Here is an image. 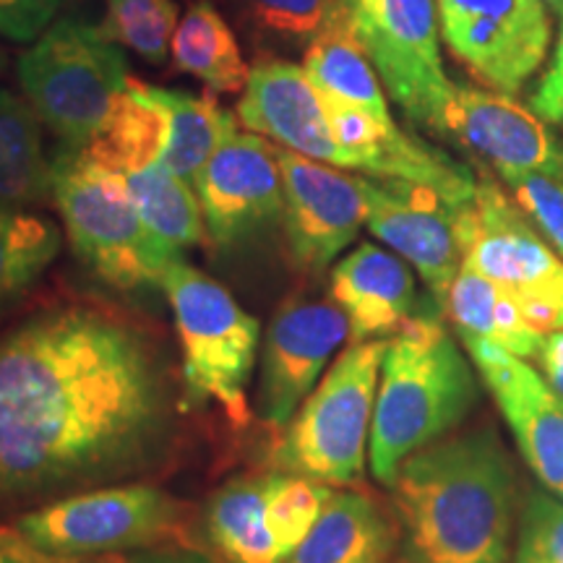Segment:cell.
Returning a JSON list of instances; mask_svg holds the SVG:
<instances>
[{"mask_svg":"<svg viewBox=\"0 0 563 563\" xmlns=\"http://www.w3.org/2000/svg\"><path fill=\"white\" fill-rule=\"evenodd\" d=\"M173 431L157 344L121 316L63 306L0 340V493H45L146 467Z\"/></svg>","mask_w":563,"mask_h":563,"instance_id":"1","label":"cell"},{"mask_svg":"<svg viewBox=\"0 0 563 563\" xmlns=\"http://www.w3.org/2000/svg\"><path fill=\"white\" fill-rule=\"evenodd\" d=\"M397 563H509L519 475L493 426L449 433L407 456L389 485Z\"/></svg>","mask_w":563,"mask_h":563,"instance_id":"2","label":"cell"},{"mask_svg":"<svg viewBox=\"0 0 563 563\" xmlns=\"http://www.w3.org/2000/svg\"><path fill=\"white\" fill-rule=\"evenodd\" d=\"M481 384L446 323L433 316L410 319L386 344L378 376L368 464L389 488L407 456L454 433L475 405Z\"/></svg>","mask_w":563,"mask_h":563,"instance_id":"3","label":"cell"},{"mask_svg":"<svg viewBox=\"0 0 563 563\" xmlns=\"http://www.w3.org/2000/svg\"><path fill=\"white\" fill-rule=\"evenodd\" d=\"M53 201L76 256L115 290L159 287L183 253L159 241L133 207L123 180L91 162L81 150L63 146L51 159Z\"/></svg>","mask_w":563,"mask_h":563,"instance_id":"4","label":"cell"},{"mask_svg":"<svg viewBox=\"0 0 563 563\" xmlns=\"http://www.w3.org/2000/svg\"><path fill=\"white\" fill-rule=\"evenodd\" d=\"M389 340L352 342L287 422L274 464L329 485L363 481L373 407Z\"/></svg>","mask_w":563,"mask_h":563,"instance_id":"5","label":"cell"},{"mask_svg":"<svg viewBox=\"0 0 563 563\" xmlns=\"http://www.w3.org/2000/svg\"><path fill=\"white\" fill-rule=\"evenodd\" d=\"M16 70L26 102L68 150L95 139L131 81L108 30L74 16L53 21Z\"/></svg>","mask_w":563,"mask_h":563,"instance_id":"6","label":"cell"},{"mask_svg":"<svg viewBox=\"0 0 563 563\" xmlns=\"http://www.w3.org/2000/svg\"><path fill=\"white\" fill-rule=\"evenodd\" d=\"M183 350L188 405H220L235 426L249 422V389L262 323L232 298L228 287L175 258L162 277Z\"/></svg>","mask_w":563,"mask_h":563,"instance_id":"7","label":"cell"},{"mask_svg":"<svg viewBox=\"0 0 563 563\" xmlns=\"http://www.w3.org/2000/svg\"><path fill=\"white\" fill-rule=\"evenodd\" d=\"M462 266L509 292L540 332L563 329V258L525 209L483 175L473 199L456 207Z\"/></svg>","mask_w":563,"mask_h":563,"instance_id":"8","label":"cell"},{"mask_svg":"<svg viewBox=\"0 0 563 563\" xmlns=\"http://www.w3.org/2000/svg\"><path fill=\"white\" fill-rule=\"evenodd\" d=\"M183 509L152 485H115L74 493L26 511L16 527L34 545L60 559H102L146 551L180 538Z\"/></svg>","mask_w":563,"mask_h":563,"instance_id":"9","label":"cell"},{"mask_svg":"<svg viewBox=\"0 0 563 563\" xmlns=\"http://www.w3.org/2000/svg\"><path fill=\"white\" fill-rule=\"evenodd\" d=\"M352 24L407 121L443 136L456 84L441 60L435 0H352Z\"/></svg>","mask_w":563,"mask_h":563,"instance_id":"10","label":"cell"},{"mask_svg":"<svg viewBox=\"0 0 563 563\" xmlns=\"http://www.w3.org/2000/svg\"><path fill=\"white\" fill-rule=\"evenodd\" d=\"M441 37L477 81L517 95L538 74L551 47L543 0H435Z\"/></svg>","mask_w":563,"mask_h":563,"instance_id":"11","label":"cell"},{"mask_svg":"<svg viewBox=\"0 0 563 563\" xmlns=\"http://www.w3.org/2000/svg\"><path fill=\"white\" fill-rule=\"evenodd\" d=\"M274 146L285 191L282 224L292 262L300 272L321 274L368 222L365 175H350L342 167Z\"/></svg>","mask_w":563,"mask_h":563,"instance_id":"12","label":"cell"},{"mask_svg":"<svg viewBox=\"0 0 563 563\" xmlns=\"http://www.w3.org/2000/svg\"><path fill=\"white\" fill-rule=\"evenodd\" d=\"M194 191L217 249L249 241L285 211L277 146L258 133L232 131L196 175Z\"/></svg>","mask_w":563,"mask_h":563,"instance_id":"13","label":"cell"},{"mask_svg":"<svg viewBox=\"0 0 563 563\" xmlns=\"http://www.w3.org/2000/svg\"><path fill=\"white\" fill-rule=\"evenodd\" d=\"M347 336L350 321L334 300H287L272 316L264 336L256 389L258 418L285 428Z\"/></svg>","mask_w":563,"mask_h":563,"instance_id":"14","label":"cell"},{"mask_svg":"<svg viewBox=\"0 0 563 563\" xmlns=\"http://www.w3.org/2000/svg\"><path fill=\"white\" fill-rule=\"evenodd\" d=\"M368 222L365 228L386 249L402 256L426 282L428 292L443 308L456 274L462 251L456 241V207L439 191L418 183L373 178L365 175Z\"/></svg>","mask_w":563,"mask_h":563,"instance_id":"15","label":"cell"},{"mask_svg":"<svg viewBox=\"0 0 563 563\" xmlns=\"http://www.w3.org/2000/svg\"><path fill=\"white\" fill-rule=\"evenodd\" d=\"M464 350L496 399L519 454L553 496L563 488V397L525 357L498 344L464 336Z\"/></svg>","mask_w":563,"mask_h":563,"instance_id":"16","label":"cell"},{"mask_svg":"<svg viewBox=\"0 0 563 563\" xmlns=\"http://www.w3.org/2000/svg\"><path fill=\"white\" fill-rule=\"evenodd\" d=\"M443 139L483 157L501 173H545L563 180V141L532 108L493 89L456 87Z\"/></svg>","mask_w":563,"mask_h":563,"instance_id":"17","label":"cell"},{"mask_svg":"<svg viewBox=\"0 0 563 563\" xmlns=\"http://www.w3.org/2000/svg\"><path fill=\"white\" fill-rule=\"evenodd\" d=\"M238 121L285 150L344 170V154L329 129L321 95L306 68L290 60L266 58L251 68Z\"/></svg>","mask_w":563,"mask_h":563,"instance_id":"18","label":"cell"},{"mask_svg":"<svg viewBox=\"0 0 563 563\" xmlns=\"http://www.w3.org/2000/svg\"><path fill=\"white\" fill-rule=\"evenodd\" d=\"M329 292L350 321V340H391L415 308L412 266L376 243H361L332 266Z\"/></svg>","mask_w":563,"mask_h":563,"instance_id":"19","label":"cell"},{"mask_svg":"<svg viewBox=\"0 0 563 563\" xmlns=\"http://www.w3.org/2000/svg\"><path fill=\"white\" fill-rule=\"evenodd\" d=\"M399 522L391 506L363 490H334L311 532L277 563H394Z\"/></svg>","mask_w":563,"mask_h":563,"instance_id":"20","label":"cell"},{"mask_svg":"<svg viewBox=\"0 0 563 563\" xmlns=\"http://www.w3.org/2000/svg\"><path fill=\"white\" fill-rule=\"evenodd\" d=\"M167 139L170 118L159 102L157 89L131 79L108 121L81 152L104 170L129 175L162 162Z\"/></svg>","mask_w":563,"mask_h":563,"instance_id":"21","label":"cell"},{"mask_svg":"<svg viewBox=\"0 0 563 563\" xmlns=\"http://www.w3.org/2000/svg\"><path fill=\"white\" fill-rule=\"evenodd\" d=\"M443 313L454 323L460 340L475 336V340L493 342L525 361H532L545 336L527 321L522 308L514 302L509 292L467 266H462L456 274Z\"/></svg>","mask_w":563,"mask_h":563,"instance_id":"22","label":"cell"},{"mask_svg":"<svg viewBox=\"0 0 563 563\" xmlns=\"http://www.w3.org/2000/svg\"><path fill=\"white\" fill-rule=\"evenodd\" d=\"M40 115L30 102L0 89V203L32 209L53 199V165L45 157Z\"/></svg>","mask_w":563,"mask_h":563,"instance_id":"23","label":"cell"},{"mask_svg":"<svg viewBox=\"0 0 563 563\" xmlns=\"http://www.w3.org/2000/svg\"><path fill=\"white\" fill-rule=\"evenodd\" d=\"M302 68L321 97L365 110L384 123H394L384 84L378 79L352 21L316 40L306 51Z\"/></svg>","mask_w":563,"mask_h":563,"instance_id":"24","label":"cell"},{"mask_svg":"<svg viewBox=\"0 0 563 563\" xmlns=\"http://www.w3.org/2000/svg\"><path fill=\"white\" fill-rule=\"evenodd\" d=\"M266 488L269 475L235 477L209 501V538L228 563H277L282 559L266 519Z\"/></svg>","mask_w":563,"mask_h":563,"instance_id":"25","label":"cell"},{"mask_svg":"<svg viewBox=\"0 0 563 563\" xmlns=\"http://www.w3.org/2000/svg\"><path fill=\"white\" fill-rule=\"evenodd\" d=\"M170 55L175 68L196 76L220 95H235L249 84L251 70L243 60L241 45L209 0L194 3L178 21Z\"/></svg>","mask_w":563,"mask_h":563,"instance_id":"26","label":"cell"},{"mask_svg":"<svg viewBox=\"0 0 563 563\" xmlns=\"http://www.w3.org/2000/svg\"><path fill=\"white\" fill-rule=\"evenodd\" d=\"M118 178L123 180L141 220L162 243L183 253L203 241L207 224L191 183L180 180L162 162Z\"/></svg>","mask_w":563,"mask_h":563,"instance_id":"27","label":"cell"},{"mask_svg":"<svg viewBox=\"0 0 563 563\" xmlns=\"http://www.w3.org/2000/svg\"><path fill=\"white\" fill-rule=\"evenodd\" d=\"M157 89L159 102L165 104L170 118V139H167L162 165L180 180L191 183L207 159L214 154L217 146L238 131L235 115L222 110L211 95L196 97L191 91Z\"/></svg>","mask_w":563,"mask_h":563,"instance_id":"28","label":"cell"},{"mask_svg":"<svg viewBox=\"0 0 563 563\" xmlns=\"http://www.w3.org/2000/svg\"><path fill=\"white\" fill-rule=\"evenodd\" d=\"M60 251L58 224L32 209L0 203V311L37 282Z\"/></svg>","mask_w":563,"mask_h":563,"instance_id":"29","label":"cell"},{"mask_svg":"<svg viewBox=\"0 0 563 563\" xmlns=\"http://www.w3.org/2000/svg\"><path fill=\"white\" fill-rule=\"evenodd\" d=\"M243 5L266 37L302 51L352 21L347 0H243Z\"/></svg>","mask_w":563,"mask_h":563,"instance_id":"30","label":"cell"},{"mask_svg":"<svg viewBox=\"0 0 563 563\" xmlns=\"http://www.w3.org/2000/svg\"><path fill=\"white\" fill-rule=\"evenodd\" d=\"M178 21V5L173 0H108L104 30L146 63L165 66Z\"/></svg>","mask_w":563,"mask_h":563,"instance_id":"31","label":"cell"},{"mask_svg":"<svg viewBox=\"0 0 563 563\" xmlns=\"http://www.w3.org/2000/svg\"><path fill=\"white\" fill-rule=\"evenodd\" d=\"M332 493V485L311 481V477L290 473L269 475L266 519H269V527L274 538H277L282 555L290 553L311 532V527L321 517L323 506L329 504Z\"/></svg>","mask_w":563,"mask_h":563,"instance_id":"32","label":"cell"},{"mask_svg":"<svg viewBox=\"0 0 563 563\" xmlns=\"http://www.w3.org/2000/svg\"><path fill=\"white\" fill-rule=\"evenodd\" d=\"M509 563H563V501L551 490L527 493Z\"/></svg>","mask_w":563,"mask_h":563,"instance_id":"33","label":"cell"},{"mask_svg":"<svg viewBox=\"0 0 563 563\" xmlns=\"http://www.w3.org/2000/svg\"><path fill=\"white\" fill-rule=\"evenodd\" d=\"M514 201L563 258V180L545 173H501Z\"/></svg>","mask_w":563,"mask_h":563,"instance_id":"34","label":"cell"},{"mask_svg":"<svg viewBox=\"0 0 563 563\" xmlns=\"http://www.w3.org/2000/svg\"><path fill=\"white\" fill-rule=\"evenodd\" d=\"M63 0H0V34L34 42L58 16Z\"/></svg>","mask_w":563,"mask_h":563,"instance_id":"35","label":"cell"},{"mask_svg":"<svg viewBox=\"0 0 563 563\" xmlns=\"http://www.w3.org/2000/svg\"><path fill=\"white\" fill-rule=\"evenodd\" d=\"M532 112H538L545 123L559 125L563 121V13H561V34L555 42L551 66L540 76L538 87L530 97Z\"/></svg>","mask_w":563,"mask_h":563,"instance_id":"36","label":"cell"},{"mask_svg":"<svg viewBox=\"0 0 563 563\" xmlns=\"http://www.w3.org/2000/svg\"><path fill=\"white\" fill-rule=\"evenodd\" d=\"M0 563H89V559H60L45 553L19 527H0Z\"/></svg>","mask_w":563,"mask_h":563,"instance_id":"37","label":"cell"},{"mask_svg":"<svg viewBox=\"0 0 563 563\" xmlns=\"http://www.w3.org/2000/svg\"><path fill=\"white\" fill-rule=\"evenodd\" d=\"M532 361L538 363V371L543 373L545 382L563 397V329L543 336Z\"/></svg>","mask_w":563,"mask_h":563,"instance_id":"38","label":"cell"},{"mask_svg":"<svg viewBox=\"0 0 563 563\" xmlns=\"http://www.w3.org/2000/svg\"><path fill=\"white\" fill-rule=\"evenodd\" d=\"M152 563H220L207 553L188 551V548H150Z\"/></svg>","mask_w":563,"mask_h":563,"instance_id":"39","label":"cell"},{"mask_svg":"<svg viewBox=\"0 0 563 563\" xmlns=\"http://www.w3.org/2000/svg\"><path fill=\"white\" fill-rule=\"evenodd\" d=\"M97 563H152V561H150V548H146V551L131 555V559H121V561H97Z\"/></svg>","mask_w":563,"mask_h":563,"instance_id":"40","label":"cell"},{"mask_svg":"<svg viewBox=\"0 0 563 563\" xmlns=\"http://www.w3.org/2000/svg\"><path fill=\"white\" fill-rule=\"evenodd\" d=\"M543 3L551 9L553 13H563V0H543Z\"/></svg>","mask_w":563,"mask_h":563,"instance_id":"41","label":"cell"},{"mask_svg":"<svg viewBox=\"0 0 563 563\" xmlns=\"http://www.w3.org/2000/svg\"><path fill=\"white\" fill-rule=\"evenodd\" d=\"M3 63H5V58H3V51H0V70H3Z\"/></svg>","mask_w":563,"mask_h":563,"instance_id":"42","label":"cell"},{"mask_svg":"<svg viewBox=\"0 0 563 563\" xmlns=\"http://www.w3.org/2000/svg\"><path fill=\"white\" fill-rule=\"evenodd\" d=\"M559 498H561V501H563V488H561V493H559Z\"/></svg>","mask_w":563,"mask_h":563,"instance_id":"43","label":"cell"},{"mask_svg":"<svg viewBox=\"0 0 563 563\" xmlns=\"http://www.w3.org/2000/svg\"><path fill=\"white\" fill-rule=\"evenodd\" d=\"M559 125H561V131H563V121H561V123H559Z\"/></svg>","mask_w":563,"mask_h":563,"instance_id":"44","label":"cell"},{"mask_svg":"<svg viewBox=\"0 0 563 563\" xmlns=\"http://www.w3.org/2000/svg\"><path fill=\"white\" fill-rule=\"evenodd\" d=\"M347 3H350V5H352V0H347Z\"/></svg>","mask_w":563,"mask_h":563,"instance_id":"45","label":"cell"}]
</instances>
